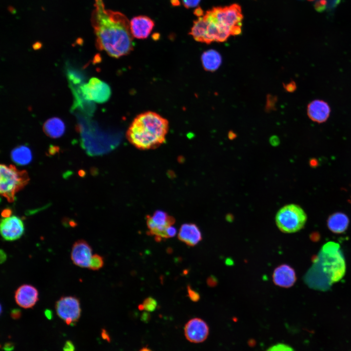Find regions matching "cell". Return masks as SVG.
<instances>
[{
  "label": "cell",
  "instance_id": "34",
  "mask_svg": "<svg viewBox=\"0 0 351 351\" xmlns=\"http://www.w3.org/2000/svg\"><path fill=\"white\" fill-rule=\"evenodd\" d=\"M11 317L15 319H19L21 316L20 311L19 309H14L11 312Z\"/></svg>",
  "mask_w": 351,
  "mask_h": 351
},
{
  "label": "cell",
  "instance_id": "7",
  "mask_svg": "<svg viewBox=\"0 0 351 351\" xmlns=\"http://www.w3.org/2000/svg\"><path fill=\"white\" fill-rule=\"evenodd\" d=\"M146 219L148 235L154 236L157 242L169 238L168 230L175 223L174 217L164 211L157 210L152 215H147Z\"/></svg>",
  "mask_w": 351,
  "mask_h": 351
},
{
  "label": "cell",
  "instance_id": "29",
  "mask_svg": "<svg viewBox=\"0 0 351 351\" xmlns=\"http://www.w3.org/2000/svg\"><path fill=\"white\" fill-rule=\"evenodd\" d=\"M187 293L188 296L192 301L196 302L199 300V293L194 290L189 285L187 286Z\"/></svg>",
  "mask_w": 351,
  "mask_h": 351
},
{
  "label": "cell",
  "instance_id": "39",
  "mask_svg": "<svg viewBox=\"0 0 351 351\" xmlns=\"http://www.w3.org/2000/svg\"><path fill=\"white\" fill-rule=\"evenodd\" d=\"M236 136V134L233 131H230L228 133V137L230 139L234 138Z\"/></svg>",
  "mask_w": 351,
  "mask_h": 351
},
{
  "label": "cell",
  "instance_id": "37",
  "mask_svg": "<svg viewBox=\"0 0 351 351\" xmlns=\"http://www.w3.org/2000/svg\"><path fill=\"white\" fill-rule=\"evenodd\" d=\"M3 349L6 351H11L14 349V346L12 343H6L4 345Z\"/></svg>",
  "mask_w": 351,
  "mask_h": 351
},
{
  "label": "cell",
  "instance_id": "12",
  "mask_svg": "<svg viewBox=\"0 0 351 351\" xmlns=\"http://www.w3.org/2000/svg\"><path fill=\"white\" fill-rule=\"evenodd\" d=\"M92 255V248L86 241L78 240L73 244L71 258L75 265L81 268H89Z\"/></svg>",
  "mask_w": 351,
  "mask_h": 351
},
{
  "label": "cell",
  "instance_id": "5",
  "mask_svg": "<svg viewBox=\"0 0 351 351\" xmlns=\"http://www.w3.org/2000/svg\"><path fill=\"white\" fill-rule=\"evenodd\" d=\"M322 266L326 268L325 271L332 283L340 280L345 271L344 258L339 251V245L333 242L325 245L322 250Z\"/></svg>",
  "mask_w": 351,
  "mask_h": 351
},
{
  "label": "cell",
  "instance_id": "15",
  "mask_svg": "<svg viewBox=\"0 0 351 351\" xmlns=\"http://www.w3.org/2000/svg\"><path fill=\"white\" fill-rule=\"evenodd\" d=\"M273 280L276 286L282 288H290L294 285L296 280L295 271L289 265H280L273 271Z\"/></svg>",
  "mask_w": 351,
  "mask_h": 351
},
{
  "label": "cell",
  "instance_id": "28",
  "mask_svg": "<svg viewBox=\"0 0 351 351\" xmlns=\"http://www.w3.org/2000/svg\"><path fill=\"white\" fill-rule=\"evenodd\" d=\"M266 351H294L290 346L283 344L278 343L274 345L269 348Z\"/></svg>",
  "mask_w": 351,
  "mask_h": 351
},
{
  "label": "cell",
  "instance_id": "4",
  "mask_svg": "<svg viewBox=\"0 0 351 351\" xmlns=\"http://www.w3.org/2000/svg\"><path fill=\"white\" fill-rule=\"evenodd\" d=\"M307 214L301 206L289 204L281 208L275 215L277 227L284 233H293L301 230L306 224Z\"/></svg>",
  "mask_w": 351,
  "mask_h": 351
},
{
  "label": "cell",
  "instance_id": "25",
  "mask_svg": "<svg viewBox=\"0 0 351 351\" xmlns=\"http://www.w3.org/2000/svg\"><path fill=\"white\" fill-rule=\"evenodd\" d=\"M157 306V303L155 298L148 297L138 306V309L140 311L145 310L148 312H152L156 310Z\"/></svg>",
  "mask_w": 351,
  "mask_h": 351
},
{
  "label": "cell",
  "instance_id": "16",
  "mask_svg": "<svg viewBox=\"0 0 351 351\" xmlns=\"http://www.w3.org/2000/svg\"><path fill=\"white\" fill-rule=\"evenodd\" d=\"M178 238L188 246H194L201 241L202 236L199 228L195 224L184 223L180 228Z\"/></svg>",
  "mask_w": 351,
  "mask_h": 351
},
{
  "label": "cell",
  "instance_id": "35",
  "mask_svg": "<svg viewBox=\"0 0 351 351\" xmlns=\"http://www.w3.org/2000/svg\"><path fill=\"white\" fill-rule=\"evenodd\" d=\"M270 143L273 146H277L279 143V139L277 136H272L270 138Z\"/></svg>",
  "mask_w": 351,
  "mask_h": 351
},
{
  "label": "cell",
  "instance_id": "32",
  "mask_svg": "<svg viewBox=\"0 0 351 351\" xmlns=\"http://www.w3.org/2000/svg\"><path fill=\"white\" fill-rule=\"evenodd\" d=\"M240 26H235L230 30V34L232 36H237L241 34L242 29Z\"/></svg>",
  "mask_w": 351,
  "mask_h": 351
},
{
  "label": "cell",
  "instance_id": "1",
  "mask_svg": "<svg viewBox=\"0 0 351 351\" xmlns=\"http://www.w3.org/2000/svg\"><path fill=\"white\" fill-rule=\"evenodd\" d=\"M93 15L98 48L118 58L129 54L134 48L129 20L118 12L104 10L100 0Z\"/></svg>",
  "mask_w": 351,
  "mask_h": 351
},
{
  "label": "cell",
  "instance_id": "6",
  "mask_svg": "<svg viewBox=\"0 0 351 351\" xmlns=\"http://www.w3.org/2000/svg\"><path fill=\"white\" fill-rule=\"evenodd\" d=\"M204 16L209 20L230 30L235 26H242L243 18L240 6L235 3L228 6L214 7Z\"/></svg>",
  "mask_w": 351,
  "mask_h": 351
},
{
  "label": "cell",
  "instance_id": "2",
  "mask_svg": "<svg viewBox=\"0 0 351 351\" xmlns=\"http://www.w3.org/2000/svg\"><path fill=\"white\" fill-rule=\"evenodd\" d=\"M169 127L167 119L156 112L147 111L138 115L133 119L126 137L138 149H155L165 142Z\"/></svg>",
  "mask_w": 351,
  "mask_h": 351
},
{
  "label": "cell",
  "instance_id": "33",
  "mask_svg": "<svg viewBox=\"0 0 351 351\" xmlns=\"http://www.w3.org/2000/svg\"><path fill=\"white\" fill-rule=\"evenodd\" d=\"M63 351H75V346L71 341H67L63 348Z\"/></svg>",
  "mask_w": 351,
  "mask_h": 351
},
{
  "label": "cell",
  "instance_id": "3",
  "mask_svg": "<svg viewBox=\"0 0 351 351\" xmlns=\"http://www.w3.org/2000/svg\"><path fill=\"white\" fill-rule=\"evenodd\" d=\"M0 175V194L9 202H12L17 193L28 183V174L26 171L19 170L13 165L1 164Z\"/></svg>",
  "mask_w": 351,
  "mask_h": 351
},
{
  "label": "cell",
  "instance_id": "23",
  "mask_svg": "<svg viewBox=\"0 0 351 351\" xmlns=\"http://www.w3.org/2000/svg\"><path fill=\"white\" fill-rule=\"evenodd\" d=\"M67 77L70 86L81 85L84 84L85 78L82 72L71 67L67 68Z\"/></svg>",
  "mask_w": 351,
  "mask_h": 351
},
{
  "label": "cell",
  "instance_id": "21",
  "mask_svg": "<svg viewBox=\"0 0 351 351\" xmlns=\"http://www.w3.org/2000/svg\"><path fill=\"white\" fill-rule=\"evenodd\" d=\"M208 21L203 16L194 20L189 34L200 42L206 43Z\"/></svg>",
  "mask_w": 351,
  "mask_h": 351
},
{
  "label": "cell",
  "instance_id": "27",
  "mask_svg": "<svg viewBox=\"0 0 351 351\" xmlns=\"http://www.w3.org/2000/svg\"><path fill=\"white\" fill-rule=\"evenodd\" d=\"M277 101V97L272 94H268L266 97L265 104V111L267 113L271 112L276 110V105Z\"/></svg>",
  "mask_w": 351,
  "mask_h": 351
},
{
  "label": "cell",
  "instance_id": "19",
  "mask_svg": "<svg viewBox=\"0 0 351 351\" xmlns=\"http://www.w3.org/2000/svg\"><path fill=\"white\" fill-rule=\"evenodd\" d=\"M349 219L346 214L341 212L334 213L331 215L327 221L328 228L333 233L341 234L348 228Z\"/></svg>",
  "mask_w": 351,
  "mask_h": 351
},
{
  "label": "cell",
  "instance_id": "42",
  "mask_svg": "<svg viewBox=\"0 0 351 351\" xmlns=\"http://www.w3.org/2000/svg\"><path fill=\"white\" fill-rule=\"evenodd\" d=\"M139 351H152L151 349L147 347H143Z\"/></svg>",
  "mask_w": 351,
  "mask_h": 351
},
{
  "label": "cell",
  "instance_id": "26",
  "mask_svg": "<svg viewBox=\"0 0 351 351\" xmlns=\"http://www.w3.org/2000/svg\"><path fill=\"white\" fill-rule=\"evenodd\" d=\"M103 265V257L99 254H95L91 258L89 268L94 271H97L102 268Z\"/></svg>",
  "mask_w": 351,
  "mask_h": 351
},
{
  "label": "cell",
  "instance_id": "20",
  "mask_svg": "<svg viewBox=\"0 0 351 351\" xmlns=\"http://www.w3.org/2000/svg\"><path fill=\"white\" fill-rule=\"evenodd\" d=\"M43 129L48 136L52 138H58L63 135L65 126L60 118L54 117L49 118L44 123Z\"/></svg>",
  "mask_w": 351,
  "mask_h": 351
},
{
  "label": "cell",
  "instance_id": "10",
  "mask_svg": "<svg viewBox=\"0 0 351 351\" xmlns=\"http://www.w3.org/2000/svg\"><path fill=\"white\" fill-rule=\"evenodd\" d=\"M0 234L6 241H14L19 239L24 231V224L19 217L13 215L3 217L1 220Z\"/></svg>",
  "mask_w": 351,
  "mask_h": 351
},
{
  "label": "cell",
  "instance_id": "41",
  "mask_svg": "<svg viewBox=\"0 0 351 351\" xmlns=\"http://www.w3.org/2000/svg\"><path fill=\"white\" fill-rule=\"evenodd\" d=\"M0 253H1L2 254H3V256L0 255V261H1V263H2V262L4 261L6 259V254L2 250L0 251Z\"/></svg>",
  "mask_w": 351,
  "mask_h": 351
},
{
  "label": "cell",
  "instance_id": "9",
  "mask_svg": "<svg viewBox=\"0 0 351 351\" xmlns=\"http://www.w3.org/2000/svg\"><path fill=\"white\" fill-rule=\"evenodd\" d=\"M80 88L85 99L99 103L107 101L111 94L109 85L97 78H92Z\"/></svg>",
  "mask_w": 351,
  "mask_h": 351
},
{
  "label": "cell",
  "instance_id": "24",
  "mask_svg": "<svg viewBox=\"0 0 351 351\" xmlns=\"http://www.w3.org/2000/svg\"><path fill=\"white\" fill-rule=\"evenodd\" d=\"M316 1L314 6L318 11H322L328 8H331L336 6L340 0H309Z\"/></svg>",
  "mask_w": 351,
  "mask_h": 351
},
{
  "label": "cell",
  "instance_id": "13",
  "mask_svg": "<svg viewBox=\"0 0 351 351\" xmlns=\"http://www.w3.org/2000/svg\"><path fill=\"white\" fill-rule=\"evenodd\" d=\"M15 299L17 304L21 308H32L39 300V292L34 286L24 284L20 286L15 293Z\"/></svg>",
  "mask_w": 351,
  "mask_h": 351
},
{
  "label": "cell",
  "instance_id": "30",
  "mask_svg": "<svg viewBox=\"0 0 351 351\" xmlns=\"http://www.w3.org/2000/svg\"><path fill=\"white\" fill-rule=\"evenodd\" d=\"M200 1L201 0H182L183 5L186 8L196 7Z\"/></svg>",
  "mask_w": 351,
  "mask_h": 351
},
{
  "label": "cell",
  "instance_id": "22",
  "mask_svg": "<svg viewBox=\"0 0 351 351\" xmlns=\"http://www.w3.org/2000/svg\"><path fill=\"white\" fill-rule=\"evenodd\" d=\"M11 156L12 160L20 165L29 164L32 159L30 149L24 145L19 146L14 149L11 152Z\"/></svg>",
  "mask_w": 351,
  "mask_h": 351
},
{
  "label": "cell",
  "instance_id": "36",
  "mask_svg": "<svg viewBox=\"0 0 351 351\" xmlns=\"http://www.w3.org/2000/svg\"><path fill=\"white\" fill-rule=\"evenodd\" d=\"M194 14L197 17H201L204 16V12L200 7H197L195 10Z\"/></svg>",
  "mask_w": 351,
  "mask_h": 351
},
{
  "label": "cell",
  "instance_id": "11",
  "mask_svg": "<svg viewBox=\"0 0 351 351\" xmlns=\"http://www.w3.org/2000/svg\"><path fill=\"white\" fill-rule=\"evenodd\" d=\"M184 330L186 339L195 343L205 341L209 332L207 324L199 318H194L189 320L185 324Z\"/></svg>",
  "mask_w": 351,
  "mask_h": 351
},
{
  "label": "cell",
  "instance_id": "17",
  "mask_svg": "<svg viewBox=\"0 0 351 351\" xmlns=\"http://www.w3.org/2000/svg\"><path fill=\"white\" fill-rule=\"evenodd\" d=\"M307 113L310 118L312 121L322 123L326 121L329 117L330 108L325 101L315 100L309 104Z\"/></svg>",
  "mask_w": 351,
  "mask_h": 351
},
{
  "label": "cell",
  "instance_id": "31",
  "mask_svg": "<svg viewBox=\"0 0 351 351\" xmlns=\"http://www.w3.org/2000/svg\"><path fill=\"white\" fill-rule=\"evenodd\" d=\"M285 90L290 93L293 92L296 89V85L294 81H291L287 84H283Z\"/></svg>",
  "mask_w": 351,
  "mask_h": 351
},
{
  "label": "cell",
  "instance_id": "18",
  "mask_svg": "<svg viewBox=\"0 0 351 351\" xmlns=\"http://www.w3.org/2000/svg\"><path fill=\"white\" fill-rule=\"evenodd\" d=\"M201 60L205 70L214 72L222 63V57L218 52L214 49L204 51L201 57Z\"/></svg>",
  "mask_w": 351,
  "mask_h": 351
},
{
  "label": "cell",
  "instance_id": "8",
  "mask_svg": "<svg viewBox=\"0 0 351 351\" xmlns=\"http://www.w3.org/2000/svg\"><path fill=\"white\" fill-rule=\"evenodd\" d=\"M55 308L58 315L68 325H74L80 317V302L75 296L61 297L57 301Z\"/></svg>",
  "mask_w": 351,
  "mask_h": 351
},
{
  "label": "cell",
  "instance_id": "14",
  "mask_svg": "<svg viewBox=\"0 0 351 351\" xmlns=\"http://www.w3.org/2000/svg\"><path fill=\"white\" fill-rule=\"evenodd\" d=\"M132 36L137 39H146L152 32L154 26V21L146 16L134 17L130 22Z\"/></svg>",
  "mask_w": 351,
  "mask_h": 351
},
{
  "label": "cell",
  "instance_id": "38",
  "mask_svg": "<svg viewBox=\"0 0 351 351\" xmlns=\"http://www.w3.org/2000/svg\"><path fill=\"white\" fill-rule=\"evenodd\" d=\"M170 1L173 6H179L180 3L179 0H170Z\"/></svg>",
  "mask_w": 351,
  "mask_h": 351
},
{
  "label": "cell",
  "instance_id": "40",
  "mask_svg": "<svg viewBox=\"0 0 351 351\" xmlns=\"http://www.w3.org/2000/svg\"><path fill=\"white\" fill-rule=\"evenodd\" d=\"M45 316L47 317V318H48L49 319H51V318L52 317V313L50 311H49L48 310H46V311L45 312Z\"/></svg>",
  "mask_w": 351,
  "mask_h": 351
}]
</instances>
